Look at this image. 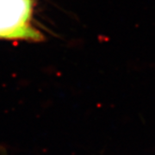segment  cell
Segmentation results:
<instances>
[{
	"label": "cell",
	"mask_w": 155,
	"mask_h": 155,
	"mask_svg": "<svg viewBox=\"0 0 155 155\" xmlns=\"http://www.w3.org/2000/svg\"><path fill=\"white\" fill-rule=\"evenodd\" d=\"M33 0H0V39L41 41L32 24Z\"/></svg>",
	"instance_id": "1"
}]
</instances>
